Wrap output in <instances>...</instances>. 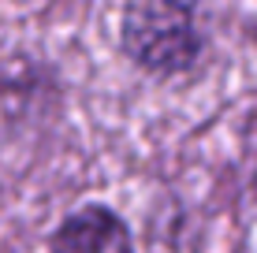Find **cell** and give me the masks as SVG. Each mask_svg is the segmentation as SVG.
I'll return each mask as SVG.
<instances>
[{
	"mask_svg": "<svg viewBox=\"0 0 257 253\" xmlns=\"http://www.w3.org/2000/svg\"><path fill=\"white\" fill-rule=\"evenodd\" d=\"M123 52L149 75H183L201 56V34L190 8L172 4H131L123 12Z\"/></svg>",
	"mask_w": 257,
	"mask_h": 253,
	"instance_id": "obj_1",
	"label": "cell"
},
{
	"mask_svg": "<svg viewBox=\"0 0 257 253\" xmlns=\"http://www.w3.org/2000/svg\"><path fill=\"white\" fill-rule=\"evenodd\" d=\"M49 253H135V242L112 208L90 205L64 220V227L52 234Z\"/></svg>",
	"mask_w": 257,
	"mask_h": 253,
	"instance_id": "obj_2",
	"label": "cell"
}]
</instances>
